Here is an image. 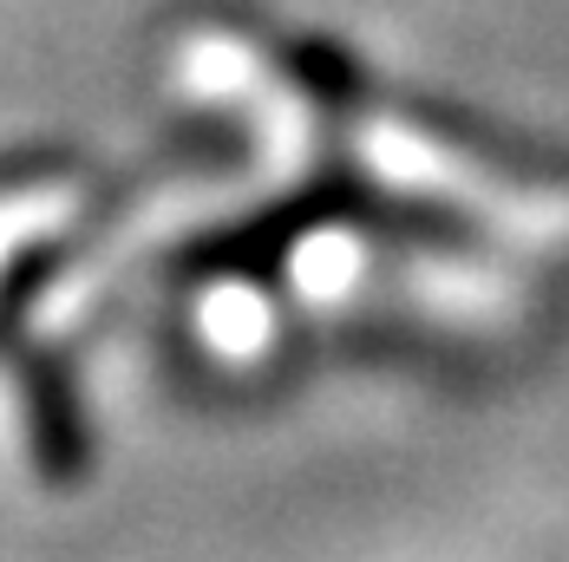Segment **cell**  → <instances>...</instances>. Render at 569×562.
<instances>
[{
  "label": "cell",
  "mask_w": 569,
  "mask_h": 562,
  "mask_svg": "<svg viewBox=\"0 0 569 562\" xmlns=\"http://www.w3.org/2000/svg\"><path fill=\"white\" fill-rule=\"evenodd\" d=\"M353 210H367L360 177H353V170H321L308 190L269 203L262 217H249L242 229H229V235H217V242L190 249V269H197V275H269L301 235L328 229L335 217H353Z\"/></svg>",
  "instance_id": "obj_1"
},
{
  "label": "cell",
  "mask_w": 569,
  "mask_h": 562,
  "mask_svg": "<svg viewBox=\"0 0 569 562\" xmlns=\"http://www.w3.org/2000/svg\"><path fill=\"white\" fill-rule=\"evenodd\" d=\"M20 380H27V432H33V464L53 478V484H72L92 458V439H86V412H79V393H72V373L59 353H27L20 360Z\"/></svg>",
  "instance_id": "obj_2"
},
{
  "label": "cell",
  "mask_w": 569,
  "mask_h": 562,
  "mask_svg": "<svg viewBox=\"0 0 569 562\" xmlns=\"http://www.w3.org/2000/svg\"><path fill=\"white\" fill-rule=\"evenodd\" d=\"M295 79H301L321 106H335V112H341V106H353V86H360V79H353V66H347L335 47H321V40L295 47Z\"/></svg>",
  "instance_id": "obj_3"
}]
</instances>
